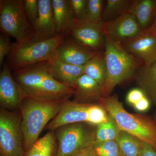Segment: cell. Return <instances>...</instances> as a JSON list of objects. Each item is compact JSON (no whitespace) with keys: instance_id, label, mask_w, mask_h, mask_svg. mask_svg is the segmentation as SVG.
<instances>
[{"instance_id":"ffe728a7","label":"cell","mask_w":156,"mask_h":156,"mask_svg":"<svg viewBox=\"0 0 156 156\" xmlns=\"http://www.w3.org/2000/svg\"><path fill=\"white\" fill-rule=\"evenodd\" d=\"M134 78L139 88L156 106V61L148 66L142 65Z\"/></svg>"},{"instance_id":"1f68e13d","label":"cell","mask_w":156,"mask_h":156,"mask_svg":"<svg viewBox=\"0 0 156 156\" xmlns=\"http://www.w3.org/2000/svg\"><path fill=\"white\" fill-rule=\"evenodd\" d=\"M145 92L140 88L131 89L126 96V101L130 105L133 106L140 99L145 96Z\"/></svg>"},{"instance_id":"836d02e7","label":"cell","mask_w":156,"mask_h":156,"mask_svg":"<svg viewBox=\"0 0 156 156\" xmlns=\"http://www.w3.org/2000/svg\"><path fill=\"white\" fill-rule=\"evenodd\" d=\"M140 156H156V149L150 144L142 142Z\"/></svg>"},{"instance_id":"ac0fdd59","label":"cell","mask_w":156,"mask_h":156,"mask_svg":"<svg viewBox=\"0 0 156 156\" xmlns=\"http://www.w3.org/2000/svg\"><path fill=\"white\" fill-rule=\"evenodd\" d=\"M128 11L141 30L149 28L156 16V0H132Z\"/></svg>"},{"instance_id":"5b68a950","label":"cell","mask_w":156,"mask_h":156,"mask_svg":"<svg viewBox=\"0 0 156 156\" xmlns=\"http://www.w3.org/2000/svg\"><path fill=\"white\" fill-rule=\"evenodd\" d=\"M66 36L57 34L51 38L24 43L15 42L7 58V64L13 71L41 62L51 61L56 50Z\"/></svg>"},{"instance_id":"f1b7e54d","label":"cell","mask_w":156,"mask_h":156,"mask_svg":"<svg viewBox=\"0 0 156 156\" xmlns=\"http://www.w3.org/2000/svg\"><path fill=\"white\" fill-rule=\"evenodd\" d=\"M76 20H87L88 0H68Z\"/></svg>"},{"instance_id":"8d00e7d4","label":"cell","mask_w":156,"mask_h":156,"mask_svg":"<svg viewBox=\"0 0 156 156\" xmlns=\"http://www.w3.org/2000/svg\"><path fill=\"white\" fill-rule=\"evenodd\" d=\"M154 121L155 122L156 125V112L155 113V118L154 120Z\"/></svg>"},{"instance_id":"83f0119b","label":"cell","mask_w":156,"mask_h":156,"mask_svg":"<svg viewBox=\"0 0 156 156\" xmlns=\"http://www.w3.org/2000/svg\"><path fill=\"white\" fill-rule=\"evenodd\" d=\"M93 146L97 156H122L116 140L95 143Z\"/></svg>"},{"instance_id":"e575fe53","label":"cell","mask_w":156,"mask_h":156,"mask_svg":"<svg viewBox=\"0 0 156 156\" xmlns=\"http://www.w3.org/2000/svg\"><path fill=\"white\" fill-rule=\"evenodd\" d=\"M72 156H97L94 148L93 145L88 147Z\"/></svg>"},{"instance_id":"30bf717a","label":"cell","mask_w":156,"mask_h":156,"mask_svg":"<svg viewBox=\"0 0 156 156\" xmlns=\"http://www.w3.org/2000/svg\"><path fill=\"white\" fill-rule=\"evenodd\" d=\"M120 44L144 65L148 66L156 61V33L150 28L142 30Z\"/></svg>"},{"instance_id":"8992f818","label":"cell","mask_w":156,"mask_h":156,"mask_svg":"<svg viewBox=\"0 0 156 156\" xmlns=\"http://www.w3.org/2000/svg\"><path fill=\"white\" fill-rule=\"evenodd\" d=\"M24 0L0 1V28L2 34L16 39V42L32 41L33 27L26 15Z\"/></svg>"},{"instance_id":"603a6c76","label":"cell","mask_w":156,"mask_h":156,"mask_svg":"<svg viewBox=\"0 0 156 156\" xmlns=\"http://www.w3.org/2000/svg\"><path fill=\"white\" fill-rule=\"evenodd\" d=\"M116 141L122 156H140L142 141L136 137L120 130Z\"/></svg>"},{"instance_id":"3957f363","label":"cell","mask_w":156,"mask_h":156,"mask_svg":"<svg viewBox=\"0 0 156 156\" xmlns=\"http://www.w3.org/2000/svg\"><path fill=\"white\" fill-rule=\"evenodd\" d=\"M105 58L107 74L102 88L103 97L110 95L117 85L135 77L143 65L141 60L126 51L119 43L105 35Z\"/></svg>"},{"instance_id":"f546056e","label":"cell","mask_w":156,"mask_h":156,"mask_svg":"<svg viewBox=\"0 0 156 156\" xmlns=\"http://www.w3.org/2000/svg\"><path fill=\"white\" fill-rule=\"evenodd\" d=\"M24 11L29 22L33 27L39 14V0H24Z\"/></svg>"},{"instance_id":"44dd1931","label":"cell","mask_w":156,"mask_h":156,"mask_svg":"<svg viewBox=\"0 0 156 156\" xmlns=\"http://www.w3.org/2000/svg\"><path fill=\"white\" fill-rule=\"evenodd\" d=\"M83 74L92 78L102 88L105 83L107 74L104 52H98L83 66Z\"/></svg>"},{"instance_id":"d4e9b609","label":"cell","mask_w":156,"mask_h":156,"mask_svg":"<svg viewBox=\"0 0 156 156\" xmlns=\"http://www.w3.org/2000/svg\"><path fill=\"white\" fill-rule=\"evenodd\" d=\"M120 131L116 123L109 115L106 122L97 126L95 143L116 140Z\"/></svg>"},{"instance_id":"4dcf8cb0","label":"cell","mask_w":156,"mask_h":156,"mask_svg":"<svg viewBox=\"0 0 156 156\" xmlns=\"http://www.w3.org/2000/svg\"><path fill=\"white\" fill-rule=\"evenodd\" d=\"M10 37L2 33L0 36V66H3L4 59L8 56L12 48V44L10 41Z\"/></svg>"},{"instance_id":"ba28073f","label":"cell","mask_w":156,"mask_h":156,"mask_svg":"<svg viewBox=\"0 0 156 156\" xmlns=\"http://www.w3.org/2000/svg\"><path fill=\"white\" fill-rule=\"evenodd\" d=\"M20 111L0 109V156H25Z\"/></svg>"},{"instance_id":"2e32d148","label":"cell","mask_w":156,"mask_h":156,"mask_svg":"<svg viewBox=\"0 0 156 156\" xmlns=\"http://www.w3.org/2000/svg\"><path fill=\"white\" fill-rule=\"evenodd\" d=\"M73 101L80 103H94L103 97L102 88L97 82L86 74L78 78L73 87Z\"/></svg>"},{"instance_id":"4316f807","label":"cell","mask_w":156,"mask_h":156,"mask_svg":"<svg viewBox=\"0 0 156 156\" xmlns=\"http://www.w3.org/2000/svg\"><path fill=\"white\" fill-rule=\"evenodd\" d=\"M108 114L98 103L90 104L88 109V123L95 126H99L108 119Z\"/></svg>"},{"instance_id":"d6a6232c","label":"cell","mask_w":156,"mask_h":156,"mask_svg":"<svg viewBox=\"0 0 156 156\" xmlns=\"http://www.w3.org/2000/svg\"><path fill=\"white\" fill-rule=\"evenodd\" d=\"M151 106L150 100L147 95L140 99L133 105L134 108L139 112H145L149 109Z\"/></svg>"},{"instance_id":"7402d4cb","label":"cell","mask_w":156,"mask_h":156,"mask_svg":"<svg viewBox=\"0 0 156 156\" xmlns=\"http://www.w3.org/2000/svg\"><path fill=\"white\" fill-rule=\"evenodd\" d=\"M56 141L54 132L49 131L34 143L25 156H56Z\"/></svg>"},{"instance_id":"cb8c5ba5","label":"cell","mask_w":156,"mask_h":156,"mask_svg":"<svg viewBox=\"0 0 156 156\" xmlns=\"http://www.w3.org/2000/svg\"><path fill=\"white\" fill-rule=\"evenodd\" d=\"M132 0H107L105 2L102 22L112 21L128 11Z\"/></svg>"},{"instance_id":"7c38bea8","label":"cell","mask_w":156,"mask_h":156,"mask_svg":"<svg viewBox=\"0 0 156 156\" xmlns=\"http://www.w3.org/2000/svg\"><path fill=\"white\" fill-rule=\"evenodd\" d=\"M105 34L114 41L121 44L136 36L142 30L129 11L112 21L103 23Z\"/></svg>"},{"instance_id":"d6986e66","label":"cell","mask_w":156,"mask_h":156,"mask_svg":"<svg viewBox=\"0 0 156 156\" xmlns=\"http://www.w3.org/2000/svg\"><path fill=\"white\" fill-rule=\"evenodd\" d=\"M49 62L54 78L69 88L73 89L78 78L83 74V66L67 64L55 58Z\"/></svg>"},{"instance_id":"6da1fadb","label":"cell","mask_w":156,"mask_h":156,"mask_svg":"<svg viewBox=\"0 0 156 156\" xmlns=\"http://www.w3.org/2000/svg\"><path fill=\"white\" fill-rule=\"evenodd\" d=\"M12 75L24 97L64 100L73 95V89L54 78L48 61L15 70Z\"/></svg>"},{"instance_id":"5bb4252c","label":"cell","mask_w":156,"mask_h":156,"mask_svg":"<svg viewBox=\"0 0 156 156\" xmlns=\"http://www.w3.org/2000/svg\"><path fill=\"white\" fill-rule=\"evenodd\" d=\"M90 105L66 101L58 114L48 124L45 129L54 131L57 128L69 124L88 122V109Z\"/></svg>"},{"instance_id":"484cf974","label":"cell","mask_w":156,"mask_h":156,"mask_svg":"<svg viewBox=\"0 0 156 156\" xmlns=\"http://www.w3.org/2000/svg\"><path fill=\"white\" fill-rule=\"evenodd\" d=\"M105 2L103 0H88L87 20L94 23L102 22Z\"/></svg>"},{"instance_id":"9c48e42d","label":"cell","mask_w":156,"mask_h":156,"mask_svg":"<svg viewBox=\"0 0 156 156\" xmlns=\"http://www.w3.org/2000/svg\"><path fill=\"white\" fill-rule=\"evenodd\" d=\"M69 36L84 48L94 52L104 51L105 34L103 22L75 20Z\"/></svg>"},{"instance_id":"d590c367","label":"cell","mask_w":156,"mask_h":156,"mask_svg":"<svg viewBox=\"0 0 156 156\" xmlns=\"http://www.w3.org/2000/svg\"><path fill=\"white\" fill-rule=\"evenodd\" d=\"M150 28L152 30H153L156 33V16L153 23L152 25L151 26Z\"/></svg>"},{"instance_id":"e0dca14e","label":"cell","mask_w":156,"mask_h":156,"mask_svg":"<svg viewBox=\"0 0 156 156\" xmlns=\"http://www.w3.org/2000/svg\"><path fill=\"white\" fill-rule=\"evenodd\" d=\"M52 2L57 34L68 36L75 20L68 0Z\"/></svg>"},{"instance_id":"277c9868","label":"cell","mask_w":156,"mask_h":156,"mask_svg":"<svg viewBox=\"0 0 156 156\" xmlns=\"http://www.w3.org/2000/svg\"><path fill=\"white\" fill-rule=\"evenodd\" d=\"M98 103L114 120L120 130L126 131L156 149V125L154 120L147 116L126 111L117 95L101 98Z\"/></svg>"},{"instance_id":"8fae6325","label":"cell","mask_w":156,"mask_h":156,"mask_svg":"<svg viewBox=\"0 0 156 156\" xmlns=\"http://www.w3.org/2000/svg\"><path fill=\"white\" fill-rule=\"evenodd\" d=\"M23 98L19 86L11 73V69L7 63H4L0 73L1 108L11 112L19 111Z\"/></svg>"},{"instance_id":"4fadbf2b","label":"cell","mask_w":156,"mask_h":156,"mask_svg":"<svg viewBox=\"0 0 156 156\" xmlns=\"http://www.w3.org/2000/svg\"><path fill=\"white\" fill-rule=\"evenodd\" d=\"M97 53L84 48L68 36L58 46L54 58L67 64L83 66Z\"/></svg>"},{"instance_id":"9a60e30c","label":"cell","mask_w":156,"mask_h":156,"mask_svg":"<svg viewBox=\"0 0 156 156\" xmlns=\"http://www.w3.org/2000/svg\"><path fill=\"white\" fill-rule=\"evenodd\" d=\"M32 41H41L57 35L52 0H39V14L34 25Z\"/></svg>"},{"instance_id":"7a4b0ae2","label":"cell","mask_w":156,"mask_h":156,"mask_svg":"<svg viewBox=\"0 0 156 156\" xmlns=\"http://www.w3.org/2000/svg\"><path fill=\"white\" fill-rule=\"evenodd\" d=\"M67 100L23 98L19 111L25 152L39 139L44 128L58 114Z\"/></svg>"},{"instance_id":"52a82bcc","label":"cell","mask_w":156,"mask_h":156,"mask_svg":"<svg viewBox=\"0 0 156 156\" xmlns=\"http://www.w3.org/2000/svg\"><path fill=\"white\" fill-rule=\"evenodd\" d=\"M95 126L87 123H74L53 131L58 142L56 156H72L93 145L96 140Z\"/></svg>"}]
</instances>
